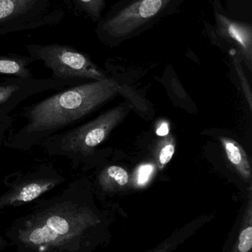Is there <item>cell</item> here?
Listing matches in <instances>:
<instances>
[{
    "mask_svg": "<svg viewBox=\"0 0 252 252\" xmlns=\"http://www.w3.org/2000/svg\"><path fill=\"white\" fill-rule=\"evenodd\" d=\"M215 23H204L205 36L212 45L228 54H236L252 72V25L232 18L220 0H212Z\"/></svg>",
    "mask_w": 252,
    "mask_h": 252,
    "instance_id": "7",
    "label": "cell"
},
{
    "mask_svg": "<svg viewBox=\"0 0 252 252\" xmlns=\"http://www.w3.org/2000/svg\"><path fill=\"white\" fill-rule=\"evenodd\" d=\"M121 86L112 78L78 84L60 90L20 114V127L11 129L4 147L27 152L57 132L71 127L120 94Z\"/></svg>",
    "mask_w": 252,
    "mask_h": 252,
    "instance_id": "2",
    "label": "cell"
},
{
    "mask_svg": "<svg viewBox=\"0 0 252 252\" xmlns=\"http://www.w3.org/2000/svg\"><path fill=\"white\" fill-rule=\"evenodd\" d=\"M54 163L40 162L27 170L14 172L4 181L6 190L0 194V215L11 207L33 203L66 181Z\"/></svg>",
    "mask_w": 252,
    "mask_h": 252,
    "instance_id": "5",
    "label": "cell"
},
{
    "mask_svg": "<svg viewBox=\"0 0 252 252\" xmlns=\"http://www.w3.org/2000/svg\"><path fill=\"white\" fill-rule=\"evenodd\" d=\"M35 61L32 57L14 54H0V76L2 78L34 77L29 66Z\"/></svg>",
    "mask_w": 252,
    "mask_h": 252,
    "instance_id": "10",
    "label": "cell"
},
{
    "mask_svg": "<svg viewBox=\"0 0 252 252\" xmlns=\"http://www.w3.org/2000/svg\"><path fill=\"white\" fill-rule=\"evenodd\" d=\"M128 102L100 115L86 123L75 125L51 135L39 144L45 154L65 159L73 169L91 164L95 149L129 113Z\"/></svg>",
    "mask_w": 252,
    "mask_h": 252,
    "instance_id": "4",
    "label": "cell"
},
{
    "mask_svg": "<svg viewBox=\"0 0 252 252\" xmlns=\"http://www.w3.org/2000/svg\"><path fill=\"white\" fill-rule=\"evenodd\" d=\"M80 83L83 82L52 77H4L0 80V119L12 116L13 112L20 104L34 95L47 91H60Z\"/></svg>",
    "mask_w": 252,
    "mask_h": 252,
    "instance_id": "8",
    "label": "cell"
},
{
    "mask_svg": "<svg viewBox=\"0 0 252 252\" xmlns=\"http://www.w3.org/2000/svg\"><path fill=\"white\" fill-rule=\"evenodd\" d=\"M185 0H119L97 23L95 34L104 46L117 48L159 22L178 14Z\"/></svg>",
    "mask_w": 252,
    "mask_h": 252,
    "instance_id": "3",
    "label": "cell"
},
{
    "mask_svg": "<svg viewBox=\"0 0 252 252\" xmlns=\"http://www.w3.org/2000/svg\"><path fill=\"white\" fill-rule=\"evenodd\" d=\"M175 152V141L171 136H167L160 144L157 154L158 167L163 169L172 160Z\"/></svg>",
    "mask_w": 252,
    "mask_h": 252,
    "instance_id": "15",
    "label": "cell"
},
{
    "mask_svg": "<svg viewBox=\"0 0 252 252\" xmlns=\"http://www.w3.org/2000/svg\"><path fill=\"white\" fill-rule=\"evenodd\" d=\"M10 243H8V240L5 237L0 235V251L7 249Z\"/></svg>",
    "mask_w": 252,
    "mask_h": 252,
    "instance_id": "20",
    "label": "cell"
},
{
    "mask_svg": "<svg viewBox=\"0 0 252 252\" xmlns=\"http://www.w3.org/2000/svg\"></svg>",
    "mask_w": 252,
    "mask_h": 252,
    "instance_id": "21",
    "label": "cell"
},
{
    "mask_svg": "<svg viewBox=\"0 0 252 252\" xmlns=\"http://www.w3.org/2000/svg\"><path fill=\"white\" fill-rule=\"evenodd\" d=\"M237 250L240 252H248L252 247V218L246 222L242 229L237 242Z\"/></svg>",
    "mask_w": 252,
    "mask_h": 252,
    "instance_id": "16",
    "label": "cell"
},
{
    "mask_svg": "<svg viewBox=\"0 0 252 252\" xmlns=\"http://www.w3.org/2000/svg\"><path fill=\"white\" fill-rule=\"evenodd\" d=\"M83 181L68 183L61 191L33 202L16 218L5 237L19 252H84L94 243L102 222L88 200Z\"/></svg>",
    "mask_w": 252,
    "mask_h": 252,
    "instance_id": "1",
    "label": "cell"
},
{
    "mask_svg": "<svg viewBox=\"0 0 252 252\" xmlns=\"http://www.w3.org/2000/svg\"><path fill=\"white\" fill-rule=\"evenodd\" d=\"M152 169H153V168L150 165L149 166H144L141 168L138 175V184H144L147 181L150 174H151Z\"/></svg>",
    "mask_w": 252,
    "mask_h": 252,
    "instance_id": "18",
    "label": "cell"
},
{
    "mask_svg": "<svg viewBox=\"0 0 252 252\" xmlns=\"http://www.w3.org/2000/svg\"><path fill=\"white\" fill-rule=\"evenodd\" d=\"M13 124H14L13 116H7L0 119V148L4 145V142L8 136V132L12 128Z\"/></svg>",
    "mask_w": 252,
    "mask_h": 252,
    "instance_id": "17",
    "label": "cell"
},
{
    "mask_svg": "<svg viewBox=\"0 0 252 252\" xmlns=\"http://www.w3.org/2000/svg\"><path fill=\"white\" fill-rule=\"evenodd\" d=\"M30 57L43 63L52 72L51 77L86 82L110 78L88 54L60 44L26 45Z\"/></svg>",
    "mask_w": 252,
    "mask_h": 252,
    "instance_id": "6",
    "label": "cell"
},
{
    "mask_svg": "<svg viewBox=\"0 0 252 252\" xmlns=\"http://www.w3.org/2000/svg\"><path fill=\"white\" fill-rule=\"evenodd\" d=\"M158 135H166L169 133V127L166 124H163L157 130Z\"/></svg>",
    "mask_w": 252,
    "mask_h": 252,
    "instance_id": "19",
    "label": "cell"
},
{
    "mask_svg": "<svg viewBox=\"0 0 252 252\" xmlns=\"http://www.w3.org/2000/svg\"><path fill=\"white\" fill-rule=\"evenodd\" d=\"M230 60V64H231V71L233 72L234 76L237 78L239 84L240 85V89L246 98L248 104H249V108L252 110V89H251L250 85H249V80L247 76L245 73L243 64L241 60L239 58L238 56L236 54H231L228 56Z\"/></svg>",
    "mask_w": 252,
    "mask_h": 252,
    "instance_id": "14",
    "label": "cell"
},
{
    "mask_svg": "<svg viewBox=\"0 0 252 252\" xmlns=\"http://www.w3.org/2000/svg\"><path fill=\"white\" fill-rule=\"evenodd\" d=\"M75 9L94 23H98L107 7L105 0H71Z\"/></svg>",
    "mask_w": 252,
    "mask_h": 252,
    "instance_id": "13",
    "label": "cell"
},
{
    "mask_svg": "<svg viewBox=\"0 0 252 252\" xmlns=\"http://www.w3.org/2000/svg\"><path fill=\"white\" fill-rule=\"evenodd\" d=\"M40 4L42 0H0V35L37 27L31 19L48 23V19L36 16Z\"/></svg>",
    "mask_w": 252,
    "mask_h": 252,
    "instance_id": "9",
    "label": "cell"
},
{
    "mask_svg": "<svg viewBox=\"0 0 252 252\" xmlns=\"http://www.w3.org/2000/svg\"><path fill=\"white\" fill-rule=\"evenodd\" d=\"M225 155L231 164L246 182L252 181V166L246 152L234 140L228 138H220Z\"/></svg>",
    "mask_w": 252,
    "mask_h": 252,
    "instance_id": "11",
    "label": "cell"
},
{
    "mask_svg": "<svg viewBox=\"0 0 252 252\" xmlns=\"http://www.w3.org/2000/svg\"><path fill=\"white\" fill-rule=\"evenodd\" d=\"M129 174L124 168L110 166L103 169L98 176V184L104 191H113L126 187L129 183Z\"/></svg>",
    "mask_w": 252,
    "mask_h": 252,
    "instance_id": "12",
    "label": "cell"
}]
</instances>
